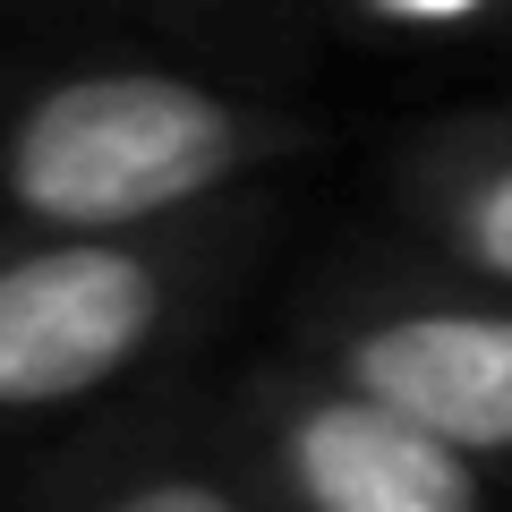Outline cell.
Segmentation results:
<instances>
[{
	"mask_svg": "<svg viewBox=\"0 0 512 512\" xmlns=\"http://www.w3.org/2000/svg\"><path fill=\"white\" fill-rule=\"evenodd\" d=\"M299 137L291 111L188 69H60L0 111V222L26 239L188 231Z\"/></svg>",
	"mask_w": 512,
	"mask_h": 512,
	"instance_id": "6da1fadb",
	"label": "cell"
},
{
	"mask_svg": "<svg viewBox=\"0 0 512 512\" xmlns=\"http://www.w3.org/2000/svg\"><path fill=\"white\" fill-rule=\"evenodd\" d=\"M384 35H478V26L512 18V0H350Z\"/></svg>",
	"mask_w": 512,
	"mask_h": 512,
	"instance_id": "52a82bcc",
	"label": "cell"
},
{
	"mask_svg": "<svg viewBox=\"0 0 512 512\" xmlns=\"http://www.w3.org/2000/svg\"><path fill=\"white\" fill-rule=\"evenodd\" d=\"M325 376L470 461L512 453V299L495 291L376 299L333 325Z\"/></svg>",
	"mask_w": 512,
	"mask_h": 512,
	"instance_id": "3957f363",
	"label": "cell"
},
{
	"mask_svg": "<svg viewBox=\"0 0 512 512\" xmlns=\"http://www.w3.org/2000/svg\"><path fill=\"white\" fill-rule=\"evenodd\" d=\"M197 239H0V427L120 393L180 333Z\"/></svg>",
	"mask_w": 512,
	"mask_h": 512,
	"instance_id": "7a4b0ae2",
	"label": "cell"
},
{
	"mask_svg": "<svg viewBox=\"0 0 512 512\" xmlns=\"http://www.w3.org/2000/svg\"><path fill=\"white\" fill-rule=\"evenodd\" d=\"M52 512H256V504L197 461H111V470H86L69 495L52 487Z\"/></svg>",
	"mask_w": 512,
	"mask_h": 512,
	"instance_id": "8992f818",
	"label": "cell"
},
{
	"mask_svg": "<svg viewBox=\"0 0 512 512\" xmlns=\"http://www.w3.org/2000/svg\"><path fill=\"white\" fill-rule=\"evenodd\" d=\"M265 470L291 512H487V478L470 453L333 376L265 410Z\"/></svg>",
	"mask_w": 512,
	"mask_h": 512,
	"instance_id": "277c9868",
	"label": "cell"
},
{
	"mask_svg": "<svg viewBox=\"0 0 512 512\" xmlns=\"http://www.w3.org/2000/svg\"><path fill=\"white\" fill-rule=\"evenodd\" d=\"M419 222L478 291L512 299V120H453L410 146Z\"/></svg>",
	"mask_w": 512,
	"mask_h": 512,
	"instance_id": "5b68a950",
	"label": "cell"
}]
</instances>
